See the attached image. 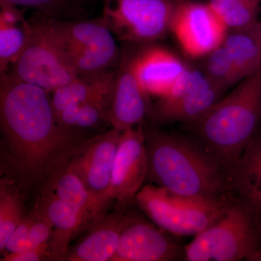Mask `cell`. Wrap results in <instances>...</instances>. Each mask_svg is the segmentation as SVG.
Listing matches in <instances>:
<instances>
[{"mask_svg": "<svg viewBox=\"0 0 261 261\" xmlns=\"http://www.w3.org/2000/svg\"><path fill=\"white\" fill-rule=\"evenodd\" d=\"M0 122L8 166L24 185L48 181L82 145L57 121L47 91L6 73L0 84Z\"/></svg>", "mask_w": 261, "mask_h": 261, "instance_id": "6da1fadb", "label": "cell"}, {"mask_svg": "<svg viewBox=\"0 0 261 261\" xmlns=\"http://www.w3.org/2000/svg\"><path fill=\"white\" fill-rule=\"evenodd\" d=\"M145 139L147 178L156 186L185 196L233 195L228 166L202 142L159 132Z\"/></svg>", "mask_w": 261, "mask_h": 261, "instance_id": "7a4b0ae2", "label": "cell"}, {"mask_svg": "<svg viewBox=\"0 0 261 261\" xmlns=\"http://www.w3.org/2000/svg\"><path fill=\"white\" fill-rule=\"evenodd\" d=\"M260 123L261 69L237 84L192 126L229 169Z\"/></svg>", "mask_w": 261, "mask_h": 261, "instance_id": "3957f363", "label": "cell"}, {"mask_svg": "<svg viewBox=\"0 0 261 261\" xmlns=\"http://www.w3.org/2000/svg\"><path fill=\"white\" fill-rule=\"evenodd\" d=\"M257 227L250 207L233 195L224 214L185 247V260H248L261 249Z\"/></svg>", "mask_w": 261, "mask_h": 261, "instance_id": "277c9868", "label": "cell"}, {"mask_svg": "<svg viewBox=\"0 0 261 261\" xmlns=\"http://www.w3.org/2000/svg\"><path fill=\"white\" fill-rule=\"evenodd\" d=\"M233 197L185 196L147 185L135 197L139 207L160 228L175 236H195L224 214Z\"/></svg>", "mask_w": 261, "mask_h": 261, "instance_id": "5b68a950", "label": "cell"}, {"mask_svg": "<svg viewBox=\"0 0 261 261\" xmlns=\"http://www.w3.org/2000/svg\"><path fill=\"white\" fill-rule=\"evenodd\" d=\"M29 23L27 46L5 73L42 87L49 93L80 75L68 58L51 19L39 18Z\"/></svg>", "mask_w": 261, "mask_h": 261, "instance_id": "8992f818", "label": "cell"}, {"mask_svg": "<svg viewBox=\"0 0 261 261\" xmlns=\"http://www.w3.org/2000/svg\"><path fill=\"white\" fill-rule=\"evenodd\" d=\"M178 0H104L102 19L124 42L146 44L171 29Z\"/></svg>", "mask_w": 261, "mask_h": 261, "instance_id": "52a82bcc", "label": "cell"}, {"mask_svg": "<svg viewBox=\"0 0 261 261\" xmlns=\"http://www.w3.org/2000/svg\"><path fill=\"white\" fill-rule=\"evenodd\" d=\"M211 83L202 70L187 68L167 94L152 109L160 121L192 125L224 96Z\"/></svg>", "mask_w": 261, "mask_h": 261, "instance_id": "ba28073f", "label": "cell"}, {"mask_svg": "<svg viewBox=\"0 0 261 261\" xmlns=\"http://www.w3.org/2000/svg\"><path fill=\"white\" fill-rule=\"evenodd\" d=\"M170 32L185 54L203 58L224 44L228 29L207 3L178 1Z\"/></svg>", "mask_w": 261, "mask_h": 261, "instance_id": "9c48e42d", "label": "cell"}, {"mask_svg": "<svg viewBox=\"0 0 261 261\" xmlns=\"http://www.w3.org/2000/svg\"><path fill=\"white\" fill-rule=\"evenodd\" d=\"M122 130L113 129L82 144L68 161L100 211L107 204L106 195L112 176Z\"/></svg>", "mask_w": 261, "mask_h": 261, "instance_id": "30bf717a", "label": "cell"}, {"mask_svg": "<svg viewBox=\"0 0 261 261\" xmlns=\"http://www.w3.org/2000/svg\"><path fill=\"white\" fill-rule=\"evenodd\" d=\"M147 170L145 134L142 127L122 132L106 195L107 203L113 199L121 202L132 200L143 187Z\"/></svg>", "mask_w": 261, "mask_h": 261, "instance_id": "8fae6325", "label": "cell"}, {"mask_svg": "<svg viewBox=\"0 0 261 261\" xmlns=\"http://www.w3.org/2000/svg\"><path fill=\"white\" fill-rule=\"evenodd\" d=\"M165 230L132 217L122 231L111 261H168L185 257V247L167 236Z\"/></svg>", "mask_w": 261, "mask_h": 261, "instance_id": "7c38bea8", "label": "cell"}, {"mask_svg": "<svg viewBox=\"0 0 261 261\" xmlns=\"http://www.w3.org/2000/svg\"><path fill=\"white\" fill-rule=\"evenodd\" d=\"M132 53H123L117 71L113 101L108 121L122 132L140 124L145 115L152 112L149 96L142 88L134 69Z\"/></svg>", "mask_w": 261, "mask_h": 261, "instance_id": "4fadbf2b", "label": "cell"}, {"mask_svg": "<svg viewBox=\"0 0 261 261\" xmlns=\"http://www.w3.org/2000/svg\"><path fill=\"white\" fill-rule=\"evenodd\" d=\"M65 51L72 58L106 53L120 58L113 34L102 18L84 21H61L51 19Z\"/></svg>", "mask_w": 261, "mask_h": 261, "instance_id": "5bb4252c", "label": "cell"}, {"mask_svg": "<svg viewBox=\"0 0 261 261\" xmlns=\"http://www.w3.org/2000/svg\"><path fill=\"white\" fill-rule=\"evenodd\" d=\"M187 68L176 55L157 46L147 47L134 58L136 76L149 96L163 97Z\"/></svg>", "mask_w": 261, "mask_h": 261, "instance_id": "9a60e30c", "label": "cell"}, {"mask_svg": "<svg viewBox=\"0 0 261 261\" xmlns=\"http://www.w3.org/2000/svg\"><path fill=\"white\" fill-rule=\"evenodd\" d=\"M132 216L117 211L102 216L69 249L68 261H111L119 245L122 231Z\"/></svg>", "mask_w": 261, "mask_h": 261, "instance_id": "2e32d148", "label": "cell"}, {"mask_svg": "<svg viewBox=\"0 0 261 261\" xmlns=\"http://www.w3.org/2000/svg\"><path fill=\"white\" fill-rule=\"evenodd\" d=\"M229 180L231 192L250 207L258 225L261 221L260 128L230 166Z\"/></svg>", "mask_w": 261, "mask_h": 261, "instance_id": "e0dca14e", "label": "cell"}, {"mask_svg": "<svg viewBox=\"0 0 261 261\" xmlns=\"http://www.w3.org/2000/svg\"><path fill=\"white\" fill-rule=\"evenodd\" d=\"M39 204L53 225V235L49 240L50 259L65 260L70 240L79 229L87 224V219L47 187H45Z\"/></svg>", "mask_w": 261, "mask_h": 261, "instance_id": "ac0fdd59", "label": "cell"}, {"mask_svg": "<svg viewBox=\"0 0 261 261\" xmlns=\"http://www.w3.org/2000/svg\"><path fill=\"white\" fill-rule=\"evenodd\" d=\"M117 71L104 70L80 75L74 80L53 91L51 106L56 116L73 105H83L114 91Z\"/></svg>", "mask_w": 261, "mask_h": 261, "instance_id": "d6986e66", "label": "cell"}, {"mask_svg": "<svg viewBox=\"0 0 261 261\" xmlns=\"http://www.w3.org/2000/svg\"><path fill=\"white\" fill-rule=\"evenodd\" d=\"M68 163L53 173L46 187L74 207L88 221L97 216L100 211L80 178L70 169Z\"/></svg>", "mask_w": 261, "mask_h": 261, "instance_id": "ffe728a7", "label": "cell"}, {"mask_svg": "<svg viewBox=\"0 0 261 261\" xmlns=\"http://www.w3.org/2000/svg\"><path fill=\"white\" fill-rule=\"evenodd\" d=\"M228 32L223 45L243 81L261 69V47L247 34Z\"/></svg>", "mask_w": 261, "mask_h": 261, "instance_id": "44dd1931", "label": "cell"}, {"mask_svg": "<svg viewBox=\"0 0 261 261\" xmlns=\"http://www.w3.org/2000/svg\"><path fill=\"white\" fill-rule=\"evenodd\" d=\"M205 58L202 72L211 83L221 92L226 93L241 82L238 70L223 44Z\"/></svg>", "mask_w": 261, "mask_h": 261, "instance_id": "7402d4cb", "label": "cell"}, {"mask_svg": "<svg viewBox=\"0 0 261 261\" xmlns=\"http://www.w3.org/2000/svg\"><path fill=\"white\" fill-rule=\"evenodd\" d=\"M30 33L28 21L18 24L0 23V70L4 74L22 54Z\"/></svg>", "mask_w": 261, "mask_h": 261, "instance_id": "603a6c76", "label": "cell"}, {"mask_svg": "<svg viewBox=\"0 0 261 261\" xmlns=\"http://www.w3.org/2000/svg\"><path fill=\"white\" fill-rule=\"evenodd\" d=\"M24 218L18 191L9 190L4 182L0 187V251L3 253L5 245L15 228Z\"/></svg>", "mask_w": 261, "mask_h": 261, "instance_id": "cb8c5ba5", "label": "cell"}, {"mask_svg": "<svg viewBox=\"0 0 261 261\" xmlns=\"http://www.w3.org/2000/svg\"><path fill=\"white\" fill-rule=\"evenodd\" d=\"M113 92L96 98L83 105L81 108L77 126L90 128L97 126L102 120H108L112 104Z\"/></svg>", "mask_w": 261, "mask_h": 261, "instance_id": "d4e9b609", "label": "cell"}, {"mask_svg": "<svg viewBox=\"0 0 261 261\" xmlns=\"http://www.w3.org/2000/svg\"><path fill=\"white\" fill-rule=\"evenodd\" d=\"M53 232V225L44 214L39 204L35 207V218L29 232V245L31 248L37 247L50 240Z\"/></svg>", "mask_w": 261, "mask_h": 261, "instance_id": "484cf974", "label": "cell"}, {"mask_svg": "<svg viewBox=\"0 0 261 261\" xmlns=\"http://www.w3.org/2000/svg\"><path fill=\"white\" fill-rule=\"evenodd\" d=\"M35 218V209L24 218L22 222L17 226L5 245L7 253H15L30 249L29 232ZM4 251V252H5Z\"/></svg>", "mask_w": 261, "mask_h": 261, "instance_id": "4316f807", "label": "cell"}, {"mask_svg": "<svg viewBox=\"0 0 261 261\" xmlns=\"http://www.w3.org/2000/svg\"><path fill=\"white\" fill-rule=\"evenodd\" d=\"M67 0H0V2L10 3L16 6L35 8L43 14L55 13L65 4Z\"/></svg>", "mask_w": 261, "mask_h": 261, "instance_id": "83f0119b", "label": "cell"}, {"mask_svg": "<svg viewBox=\"0 0 261 261\" xmlns=\"http://www.w3.org/2000/svg\"><path fill=\"white\" fill-rule=\"evenodd\" d=\"M46 257L50 259L49 243L43 244L37 247H32L23 251L15 253H5L3 261H39L44 260Z\"/></svg>", "mask_w": 261, "mask_h": 261, "instance_id": "f1b7e54d", "label": "cell"}, {"mask_svg": "<svg viewBox=\"0 0 261 261\" xmlns=\"http://www.w3.org/2000/svg\"><path fill=\"white\" fill-rule=\"evenodd\" d=\"M0 23L5 24H18L24 23L27 20L24 19L23 12L19 9L16 5L10 3L0 2Z\"/></svg>", "mask_w": 261, "mask_h": 261, "instance_id": "f546056e", "label": "cell"}, {"mask_svg": "<svg viewBox=\"0 0 261 261\" xmlns=\"http://www.w3.org/2000/svg\"><path fill=\"white\" fill-rule=\"evenodd\" d=\"M82 106L81 105H73L65 108L61 113L57 114L56 116L57 121L59 123L60 126L65 129H70L73 127L77 126Z\"/></svg>", "mask_w": 261, "mask_h": 261, "instance_id": "4dcf8cb0", "label": "cell"}, {"mask_svg": "<svg viewBox=\"0 0 261 261\" xmlns=\"http://www.w3.org/2000/svg\"><path fill=\"white\" fill-rule=\"evenodd\" d=\"M244 1L245 0H209L207 3L221 19Z\"/></svg>", "mask_w": 261, "mask_h": 261, "instance_id": "1f68e13d", "label": "cell"}, {"mask_svg": "<svg viewBox=\"0 0 261 261\" xmlns=\"http://www.w3.org/2000/svg\"><path fill=\"white\" fill-rule=\"evenodd\" d=\"M231 32H238L247 34L261 47V21L255 20L243 28L232 30Z\"/></svg>", "mask_w": 261, "mask_h": 261, "instance_id": "d6a6232c", "label": "cell"}, {"mask_svg": "<svg viewBox=\"0 0 261 261\" xmlns=\"http://www.w3.org/2000/svg\"><path fill=\"white\" fill-rule=\"evenodd\" d=\"M248 261H261V249L257 252H255Z\"/></svg>", "mask_w": 261, "mask_h": 261, "instance_id": "836d02e7", "label": "cell"}, {"mask_svg": "<svg viewBox=\"0 0 261 261\" xmlns=\"http://www.w3.org/2000/svg\"><path fill=\"white\" fill-rule=\"evenodd\" d=\"M257 235H258L259 241H260L261 245V221L259 223V224L257 225Z\"/></svg>", "mask_w": 261, "mask_h": 261, "instance_id": "e575fe53", "label": "cell"}, {"mask_svg": "<svg viewBox=\"0 0 261 261\" xmlns=\"http://www.w3.org/2000/svg\"><path fill=\"white\" fill-rule=\"evenodd\" d=\"M178 1L184 2V1H187V0H178Z\"/></svg>", "mask_w": 261, "mask_h": 261, "instance_id": "d590c367", "label": "cell"}, {"mask_svg": "<svg viewBox=\"0 0 261 261\" xmlns=\"http://www.w3.org/2000/svg\"><path fill=\"white\" fill-rule=\"evenodd\" d=\"M258 1H259V2H260H260H261V0H258Z\"/></svg>", "mask_w": 261, "mask_h": 261, "instance_id": "8d00e7d4", "label": "cell"}]
</instances>
